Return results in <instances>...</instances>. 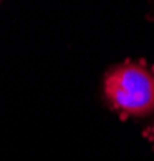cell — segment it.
<instances>
[{
  "label": "cell",
  "instance_id": "6da1fadb",
  "mask_svg": "<svg viewBox=\"0 0 154 161\" xmlns=\"http://www.w3.org/2000/svg\"><path fill=\"white\" fill-rule=\"evenodd\" d=\"M103 95L121 116L148 121L154 130V66L133 61L114 66L105 77Z\"/></svg>",
  "mask_w": 154,
  "mask_h": 161
}]
</instances>
